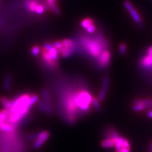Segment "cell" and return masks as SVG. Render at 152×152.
Here are the masks:
<instances>
[{
    "mask_svg": "<svg viewBox=\"0 0 152 152\" xmlns=\"http://www.w3.org/2000/svg\"><path fill=\"white\" fill-rule=\"evenodd\" d=\"M30 96L27 94H23L12 102V108L8 112L9 120L12 123H16L24 117L31 107L28 104Z\"/></svg>",
    "mask_w": 152,
    "mask_h": 152,
    "instance_id": "1",
    "label": "cell"
},
{
    "mask_svg": "<svg viewBox=\"0 0 152 152\" xmlns=\"http://www.w3.org/2000/svg\"><path fill=\"white\" fill-rule=\"evenodd\" d=\"M82 44L88 53L93 57H98L105 48V42L102 41V38L94 39L91 38H84Z\"/></svg>",
    "mask_w": 152,
    "mask_h": 152,
    "instance_id": "2",
    "label": "cell"
},
{
    "mask_svg": "<svg viewBox=\"0 0 152 152\" xmlns=\"http://www.w3.org/2000/svg\"><path fill=\"white\" fill-rule=\"evenodd\" d=\"M74 102L76 106H77L83 111H87L89 108L90 104L92 102L93 97L88 91H83L78 93L75 96Z\"/></svg>",
    "mask_w": 152,
    "mask_h": 152,
    "instance_id": "3",
    "label": "cell"
},
{
    "mask_svg": "<svg viewBox=\"0 0 152 152\" xmlns=\"http://www.w3.org/2000/svg\"><path fill=\"white\" fill-rule=\"evenodd\" d=\"M152 107V100L150 99H137L132 102V110L140 112Z\"/></svg>",
    "mask_w": 152,
    "mask_h": 152,
    "instance_id": "4",
    "label": "cell"
},
{
    "mask_svg": "<svg viewBox=\"0 0 152 152\" xmlns=\"http://www.w3.org/2000/svg\"><path fill=\"white\" fill-rule=\"evenodd\" d=\"M124 7L128 11V12L129 13L134 21L136 23H137V24H141L142 22L141 18L138 12L136 10V9L132 6L131 3L129 1H128V0H126V1L124 2Z\"/></svg>",
    "mask_w": 152,
    "mask_h": 152,
    "instance_id": "5",
    "label": "cell"
},
{
    "mask_svg": "<svg viewBox=\"0 0 152 152\" xmlns=\"http://www.w3.org/2000/svg\"><path fill=\"white\" fill-rule=\"evenodd\" d=\"M50 132L47 131H44L39 132V134L37 138L35 140L34 143L32 145V148L35 150H39L41 147L43 145L45 141H47L50 137Z\"/></svg>",
    "mask_w": 152,
    "mask_h": 152,
    "instance_id": "6",
    "label": "cell"
},
{
    "mask_svg": "<svg viewBox=\"0 0 152 152\" xmlns=\"http://www.w3.org/2000/svg\"><path fill=\"white\" fill-rule=\"evenodd\" d=\"M41 94L45 104V112L48 115H51L52 113V107L49 92L46 89L43 88L41 90Z\"/></svg>",
    "mask_w": 152,
    "mask_h": 152,
    "instance_id": "7",
    "label": "cell"
},
{
    "mask_svg": "<svg viewBox=\"0 0 152 152\" xmlns=\"http://www.w3.org/2000/svg\"><path fill=\"white\" fill-rule=\"evenodd\" d=\"M110 60L111 55L110 52L107 50H103L100 55L98 56V65L102 69L106 67L110 64Z\"/></svg>",
    "mask_w": 152,
    "mask_h": 152,
    "instance_id": "8",
    "label": "cell"
},
{
    "mask_svg": "<svg viewBox=\"0 0 152 152\" xmlns=\"http://www.w3.org/2000/svg\"><path fill=\"white\" fill-rule=\"evenodd\" d=\"M109 83H110V80L108 77H104L102 81V89L99 92L98 99H99V102H103L106 98V94L107 93V90L109 86Z\"/></svg>",
    "mask_w": 152,
    "mask_h": 152,
    "instance_id": "9",
    "label": "cell"
},
{
    "mask_svg": "<svg viewBox=\"0 0 152 152\" xmlns=\"http://www.w3.org/2000/svg\"><path fill=\"white\" fill-rule=\"evenodd\" d=\"M115 147L116 148L117 152L121 151L122 149L125 148H131V145L129 141L126 140L124 137L122 136H118L117 138L115 140Z\"/></svg>",
    "mask_w": 152,
    "mask_h": 152,
    "instance_id": "10",
    "label": "cell"
},
{
    "mask_svg": "<svg viewBox=\"0 0 152 152\" xmlns=\"http://www.w3.org/2000/svg\"><path fill=\"white\" fill-rule=\"evenodd\" d=\"M43 48L48 50L49 52V53L53 59L55 61H56L58 58V50H57L56 48L53 46V45H51L50 43H48L46 42L43 45Z\"/></svg>",
    "mask_w": 152,
    "mask_h": 152,
    "instance_id": "11",
    "label": "cell"
},
{
    "mask_svg": "<svg viewBox=\"0 0 152 152\" xmlns=\"http://www.w3.org/2000/svg\"><path fill=\"white\" fill-rule=\"evenodd\" d=\"M42 56H43V58L45 61L49 66H54L55 65L56 61L53 59V58H52L48 50L45 48H43V51H42Z\"/></svg>",
    "mask_w": 152,
    "mask_h": 152,
    "instance_id": "12",
    "label": "cell"
},
{
    "mask_svg": "<svg viewBox=\"0 0 152 152\" xmlns=\"http://www.w3.org/2000/svg\"><path fill=\"white\" fill-rule=\"evenodd\" d=\"M12 77L10 74H7L4 77V83H3V88L5 91L9 92L10 91L12 88Z\"/></svg>",
    "mask_w": 152,
    "mask_h": 152,
    "instance_id": "13",
    "label": "cell"
},
{
    "mask_svg": "<svg viewBox=\"0 0 152 152\" xmlns=\"http://www.w3.org/2000/svg\"><path fill=\"white\" fill-rule=\"evenodd\" d=\"M38 4V0H26L25 7L32 12H36V8Z\"/></svg>",
    "mask_w": 152,
    "mask_h": 152,
    "instance_id": "14",
    "label": "cell"
},
{
    "mask_svg": "<svg viewBox=\"0 0 152 152\" xmlns=\"http://www.w3.org/2000/svg\"><path fill=\"white\" fill-rule=\"evenodd\" d=\"M141 65L145 69H151L152 67V56L147 55L142 59Z\"/></svg>",
    "mask_w": 152,
    "mask_h": 152,
    "instance_id": "15",
    "label": "cell"
},
{
    "mask_svg": "<svg viewBox=\"0 0 152 152\" xmlns=\"http://www.w3.org/2000/svg\"><path fill=\"white\" fill-rule=\"evenodd\" d=\"M115 140H113L112 138H110V137L102 141L101 142V146L103 148H113V147H115Z\"/></svg>",
    "mask_w": 152,
    "mask_h": 152,
    "instance_id": "16",
    "label": "cell"
},
{
    "mask_svg": "<svg viewBox=\"0 0 152 152\" xmlns=\"http://www.w3.org/2000/svg\"><path fill=\"white\" fill-rule=\"evenodd\" d=\"M74 50V47L65 48L64 46L62 48H61L60 50H59V51L60 52L61 56L64 57V58H66V57H69L72 54Z\"/></svg>",
    "mask_w": 152,
    "mask_h": 152,
    "instance_id": "17",
    "label": "cell"
},
{
    "mask_svg": "<svg viewBox=\"0 0 152 152\" xmlns=\"http://www.w3.org/2000/svg\"><path fill=\"white\" fill-rule=\"evenodd\" d=\"M0 102L1 103L2 105L4 107V109L7 110V111H9L12 108V102L8 100L7 98L4 97V96L0 97Z\"/></svg>",
    "mask_w": 152,
    "mask_h": 152,
    "instance_id": "18",
    "label": "cell"
},
{
    "mask_svg": "<svg viewBox=\"0 0 152 152\" xmlns=\"http://www.w3.org/2000/svg\"><path fill=\"white\" fill-rule=\"evenodd\" d=\"M46 1L48 3V6L51 8L52 10L55 12V13H56V14L60 13L59 8L55 4V0H46Z\"/></svg>",
    "mask_w": 152,
    "mask_h": 152,
    "instance_id": "19",
    "label": "cell"
},
{
    "mask_svg": "<svg viewBox=\"0 0 152 152\" xmlns=\"http://www.w3.org/2000/svg\"><path fill=\"white\" fill-rule=\"evenodd\" d=\"M92 104L95 110L97 112H100L102 110V107L100 105V103H99V99L96 97H93L92 99Z\"/></svg>",
    "mask_w": 152,
    "mask_h": 152,
    "instance_id": "20",
    "label": "cell"
},
{
    "mask_svg": "<svg viewBox=\"0 0 152 152\" xmlns=\"http://www.w3.org/2000/svg\"><path fill=\"white\" fill-rule=\"evenodd\" d=\"M8 116V112L7 110H2L0 111V127L2 125V124L5 121L6 118Z\"/></svg>",
    "mask_w": 152,
    "mask_h": 152,
    "instance_id": "21",
    "label": "cell"
},
{
    "mask_svg": "<svg viewBox=\"0 0 152 152\" xmlns=\"http://www.w3.org/2000/svg\"><path fill=\"white\" fill-rule=\"evenodd\" d=\"M38 101H39V96H38L37 94H32L31 96H30L28 102V104H30V106L32 107Z\"/></svg>",
    "mask_w": 152,
    "mask_h": 152,
    "instance_id": "22",
    "label": "cell"
},
{
    "mask_svg": "<svg viewBox=\"0 0 152 152\" xmlns=\"http://www.w3.org/2000/svg\"><path fill=\"white\" fill-rule=\"evenodd\" d=\"M0 129L1 130L5 131V132H11L13 131V127L9 124L7 123H3L0 127Z\"/></svg>",
    "mask_w": 152,
    "mask_h": 152,
    "instance_id": "23",
    "label": "cell"
},
{
    "mask_svg": "<svg viewBox=\"0 0 152 152\" xmlns=\"http://www.w3.org/2000/svg\"><path fill=\"white\" fill-rule=\"evenodd\" d=\"M93 21L91 18H85L81 22V26L84 28H86L88 27L93 24Z\"/></svg>",
    "mask_w": 152,
    "mask_h": 152,
    "instance_id": "24",
    "label": "cell"
},
{
    "mask_svg": "<svg viewBox=\"0 0 152 152\" xmlns=\"http://www.w3.org/2000/svg\"><path fill=\"white\" fill-rule=\"evenodd\" d=\"M62 44L65 48H72L74 47V42L70 39H64L62 42Z\"/></svg>",
    "mask_w": 152,
    "mask_h": 152,
    "instance_id": "25",
    "label": "cell"
},
{
    "mask_svg": "<svg viewBox=\"0 0 152 152\" xmlns=\"http://www.w3.org/2000/svg\"><path fill=\"white\" fill-rule=\"evenodd\" d=\"M38 110L41 113L45 112V104L43 100L38 101Z\"/></svg>",
    "mask_w": 152,
    "mask_h": 152,
    "instance_id": "26",
    "label": "cell"
},
{
    "mask_svg": "<svg viewBox=\"0 0 152 152\" xmlns=\"http://www.w3.org/2000/svg\"><path fill=\"white\" fill-rule=\"evenodd\" d=\"M40 53V48L38 46H34L32 48V50H31V54L33 55V56H37Z\"/></svg>",
    "mask_w": 152,
    "mask_h": 152,
    "instance_id": "27",
    "label": "cell"
},
{
    "mask_svg": "<svg viewBox=\"0 0 152 152\" xmlns=\"http://www.w3.org/2000/svg\"><path fill=\"white\" fill-rule=\"evenodd\" d=\"M126 53V45L124 43H122L119 46V53L121 55H124Z\"/></svg>",
    "mask_w": 152,
    "mask_h": 152,
    "instance_id": "28",
    "label": "cell"
},
{
    "mask_svg": "<svg viewBox=\"0 0 152 152\" xmlns=\"http://www.w3.org/2000/svg\"><path fill=\"white\" fill-rule=\"evenodd\" d=\"M44 10H45V8H44L43 6H42L41 4H38L37 7H36V12L37 14H39V15H41V14L43 13Z\"/></svg>",
    "mask_w": 152,
    "mask_h": 152,
    "instance_id": "29",
    "label": "cell"
},
{
    "mask_svg": "<svg viewBox=\"0 0 152 152\" xmlns=\"http://www.w3.org/2000/svg\"><path fill=\"white\" fill-rule=\"evenodd\" d=\"M53 46L58 50H60L62 48L64 47V45L62 44V42L60 41H56L53 43Z\"/></svg>",
    "mask_w": 152,
    "mask_h": 152,
    "instance_id": "30",
    "label": "cell"
},
{
    "mask_svg": "<svg viewBox=\"0 0 152 152\" xmlns=\"http://www.w3.org/2000/svg\"><path fill=\"white\" fill-rule=\"evenodd\" d=\"M39 134V132H36V133H34V134H31L29 136H28V140L35 141L37 138Z\"/></svg>",
    "mask_w": 152,
    "mask_h": 152,
    "instance_id": "31",
    "label": "cell"
},
{
    "mask_svg": "<svg viewBox=\"0 0 152 152\" xmlns=\"http://www.w3.org/2000/svg\"><path fill=\"white\" fill-rule=\"evenodd\" d=\"M86 30L89 33H93L96 31V27H95L93 24H91V26H89L86 28Z\"/></svg>",
    "mask_w": 152,
    "mask_h": 152,
    "instance_id": "32",
    "label": "cell"
},
{
    "mask_svg": "<svg viewBox=\"0 0 152 152\" xmlns=\"http://www.w3.org/2000/svg\"><path fill=\"white\" fill-rule=\"evenodd\" d=\"M118 152H131V148H123Z\"/></svg>",
    "mask_w": 152,
    "mask_h": 152,
    "instance_id": "33",
    "label": "cell"
},
{
    "mask_svg": "<svg viewBox=\"0 0 152 152\" xmlns=\"http://www.w3.org/2000/svg\"><path fill=\"white\" fill-rule=\"evenodd\" d=\"M148 55L152 56V46L149 48L148 51Z\"/></svg>",
    "mask_w": 152,
    "mask_h": 152,
    "instance_id": "34",
    "label": "cell"
},
{
    "mask_svg": "<svg viewBox=\"0 0 152 152\" xmlns=\"http://www.w3.org/2000/svg\"><path fill=\"white\" fill-rule=\"evenodd\" d=\"M148 116L149 118H152V110H150V111L148 112Z\"/></svg>",
    "mask_w": 152,
    "mask_h": 152,
    "instance_id": "35",
    "label": "cell"
},
{
    "mask_svg": "<svg viewBox=\"0 0 152 152\" xmlns=\"http://www.w3.org/2000/svg\"><path fill=\"white\" fill-rule=\"evenodd\" d=\"M150 150H152V142H151L150 145Z\"/></svg>",
    "mask_w": 152,
    "mask_h": 152,
    "instance_id": "36",
    "label": "cell"
},
{
    "mask_svg": "<svg viewBox=\"0 0 152 152\" xmlns=\"http://www.w3.org/2000/svg\"><path fill=\"white\" fill-rule=\"evenodd\" d=\"M150 152H152V150H151V151Z\"/></svg>",
    "mask_w": 152,
    "mask_h": 152,
    "instance_id": "37",
    "label": "cell"
}]
</instances>
